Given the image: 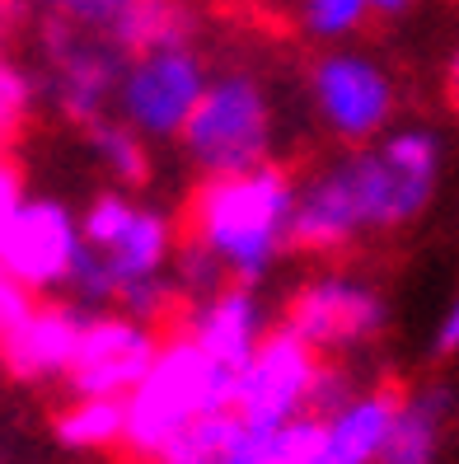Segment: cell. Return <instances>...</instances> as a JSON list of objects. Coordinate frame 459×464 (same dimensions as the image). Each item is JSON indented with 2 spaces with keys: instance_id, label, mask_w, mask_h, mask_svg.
I'll return each mask as SVG.
<instances>
[{
  "instance_id": "1",
  "label": "cell",
  "mask_w": 459,
  "mask_h": 464,
  "mask_svg": "<svg viewBox=\"0 0 459 464\" xmlns=\"http://www.w3.org/2000/svg\"><path fill=\"white\" fill-rule=\"evenodd\" d=\"M445 141L436 127H389L380 141L338 150L295 179V249L333 258L357 239L417 226L441 193Z\"/></svg>"
},
{
  "instance_id": "2",
  "label": "cell",
  "mask_w": 459,
  "mask_h": 464,
  "mask_svg": "<svg viewBox=\"0 0 459 464\" xmlns=\"http://www.w3.org/2000/svg\"><path fill=\"white\" fill-rule=\"evenodd\" d=\"M183 230L169 211L127 188H108L80 211V244L57 300L90 314H127L159 324L174 305V254Z\"/></svg>"
},
{
  "instance_id": "3",
  "label": "cell",
  "mask_w": 459,
  "mask_h": 464,
  "mask_svg": "<svg viewBox=\"0 0 459 464\" xmlns=\"http://www.w3.org/2000/svg\"><path fill=\"white\" fill-rule=\"evenodd\" d=\"M295 179L277 165L234 174V179H202L187 202L183 235L225 267L230 282L263 286L277 272L282 254L295 249Z\"/></svg>"
},
{
  "instance_id": "4",
  "label": "cell",
  "mask_w": 459,
  "mask_h": 464,
  "mask_svg": "<svg viewBox=\"0 0 459 464\" xmlns=\"http://www.w3.org/2000/svg\"><path fill=\"white\" fill-rule=\"evenodd\" d=\"M197 179H234L277 165V99L253 66H221L178 136Z\"/></svg>"
},
{
  "instance_id": "5",
  "label": "cell",
  "mask_w": 459,
  "mask_h": 464,
  "mask_svg": "<svg viewBox=\"0 0 459 464\" xmlns=\"http://www.w3.org/2000/svg\"><path fill=\"white\" fill-rule=\"evenodd\" d=\"M234 390H239V371L221 366L197 343L178 334L174 343H165L150 375L127 394V446L155 464L178 431H187L211 413H230Z\"/></svg>"
},
{
  "instance_id": "6",
  "label": "cell",
  "mask_w": 459,
  "mask_h": 464,
  "mask_svg": "<svg viewBox=\"0 0 459 464\" xmlns=\"http://www.w3.org/2000/svg\"><path fill=\"white\" fill-rule=\"evenodd\" d=\"M211 75L215 71H211L206 52L197 47L193 34L155 38L137 52H127L113 118H122L131 131H141L150 146L178 141L187 118L197 113Z\"/></svg>"
},
{
  "instance_id": "7",
  "label": "cell",
  "mask_w": 459,
  "mask_h": 464,
  "mask_svg": "<svg viewBox=\"0 0 459 464\" xmlns=\"http://www.w3.org/2000/svg\"><path fill=\"white\" fill-rule=\"evenodd\" d=\"M305 99L319 131L338 150L370 146L398 118V80L366 47H319L305 66Z\"/></svg>"
},
{
  "instance_id": "8",
  "label": "cell",
  "mask_w": 459,
  "mask_h": 464,
  "mask_svg": "<svg viewBox=\"0 0 459 464\" xmlns=\"http://www.w3.org/2000/svg\"><path fill=\"white\" fill-rule=\"evenodd\" d=\"M127 52L71 24H38V75L33 85L57 118L90 127L113 113Z\"/></svg>"
},
{
  "instance_id": "9",
  "label": "cell",
  "mask_w": 459,
  "mask_h": 464,
  "mask_svg": "<svg viewBox=\"0 0 459 464\" xmlns=\"http://www.w3.org/2000/svg\"><path fill=\"white\" fill-rule=\"evenodd\" d=\"M282 329H291L301 343H310L323 362L342 357V352H361L389 329V300L385 291L357 277V272H314L286 300Z\"/></svg>"
},
{
  "instance_id": "10",
  "label": "cell",
  "mask_w": 459,
  "mask_h": 464,
  "mask_svg": "<svg viewBox=\"0 0 459 464\" xmlns=\"http://www.w3.org/2000/svg\"><path fill=\"white\" fill-rule=\"evenodd\" d=\"M319 375H323V357L277 324L258 347V357L239 371L234 418L244 427H286L310 418Z\"/></svg>"
},
{
  "instance_id": "11",
  "label": "cell",
  "mask_w": 459,
  "mask_h": 464,
  "mask_svg": "<svg viewBox=\"0 0 459 464\" xmlns=\"http://www.w3.org/2000/svg\"><path fill=\"white\" fill-rule=\"evenodd\" d=\"M80 244V216L57 198L14 202L0 216V267L33 295L57 300Z\"/></svg>"
},
{
  "instance_id": "12",
  "label": "cell",
  "mask_w": 459,
  "mask_h": 464,
  "mask_svg": "<svg viewBox=\"0 0 459 464\" xmlns=\"http://www.w3.org/2000/svg\"><path fill=\"white\" fill-rule=\"evenodd\" d=\"M159 352H165V338H159L155 324L127 319V314H94L85 329V343H80L75 371L66 375V390L71 399L80 394L127 399L150 375Z\"/></svg>"
},
{
  "instance_id": "13",
  "label": "cell",
  "mask_w": 459,
  "mask_h": 464,
  "mask_svg": "<svg viewBox=\"0 0 459 464\" xmlns=\"http://www.w3.org/2000/svg\"><path fill=\"white\" fill-rule=\"evenodd\" d=\"M38 24H71V29L99 34L122 52H137L155 38L193 34V14L183 0H14Z\"/></svg>"
},
{
  "instance_id": "14",
  "label": "cell",
  "mask_w": 459,
  "mask_h": 464,
  "mask_svg": "<svg viewBox=\"0 0 459 464\" xmlns=\"http://www.w3.org/2000/svg\"><path fill=\"white\" fill-rule=\"evenodd\" d=\"M273 329L277 324L263 305V286H244V282H230L225 291H215L202 305H187L183 314V338L197 343L206 357H215L230 371H244Z\"/></svg>"
},
{
  "instance_id": "15",
  "label": "cell",
  "mask_w": 459,
  "mask_h": 464,
  "mask_svg": "<svg viewBox=\"0 0 459 464\" xmlns=\"http://www.w3.org/2000/svg\"><path fill=\"white\" fill-rule=\"evenodd\" d=\"M90 310L71 305V300H38L29 319L14 334H5V362L19 380H62L75 371L80 343L90 329Z\"/></svg>"
},
{
  "instance_id": "16",
  "label": "cell",
  "mask_w": 459,
  "mask_h": 464,
  "mask_svg": "<svg viewBox=\"0 0 459 464\" xmlns=\"http://www.w3.org/2000/svg\"><path fill=\"white\" fill-rule=\"evenodd\" d=\"M398 390L366 385L357 394H347L333 413L319 418V450L314 464H380L385 441L398 418Z\"/></svg>"
},
{
  "instance_id": "17",
  "label": "cell",
  "mask_w": 459,
  "mask_h": 464,
  "mask_svg": "<svg viewBox=\"0 0 459 464\" xmlns=\"http://www.w3.org/2000/svg\"><path fill=\"white\" fill-rule=\"evenodd\" d=\"M450 413H454V394L445 385H422L403 394L380 464H441Z\"/></svg>"
},
{
  "instance_id": "18",
  "label": "cell",
  "mask_w": 459,
  "mask_h": 464,
  "mask_svg": "<svg viewBox=\"0 0 459 464\" xmlns=\"http://www.w3.org/2000/svg\"><path fill=\"white\" fill-rule=\"evenodd\" d=\"M85 136V155L94 165L108 174L113 188H127V193H137V188L150 179V141L141 131H131L122 118H99L90 127H80Z\"/></svg>"
},
{
  "instance_id": "19",
  "label": "cell",
  "mask_w": 459,
  "mask_h": 464,
  "mask_svg": "<svg viewBox=\"0 0 459 464\" xmlns=\"http://www.w3.org/2000/svg\"><path fill=\"white\" fill-rule=\"evenodd\" d=\"M319 450V418H301L286 427H244L239 422L221 464H314Z\"/></svg>"
},
{
  "instance_id": "20",
  "label": "cell",
  "mask_w": 459,
  "mask_h": 464,
  "mask_svg": "<svg viewBox=\"0 0 459 464\" xmlns=\"http://www.w3.org/2000/svg\"><path fill=\"white\" fill-rule=\"evenodd\" d=\"M282 10H286L291 34L314 47L357 43L375 19L370 0H282Z\"/></svg>"
},
{
  "instance_id": "21",
  "label": "cell",
  "mask_w": 459,
  "mask_h": 464,
  "mask_svg": "<svg viewBox=\"0 0 459 464\" xmlns=\"http://www.w3.org/2000/svg\"><path fill=\"white\" fill-rule=\"evenodd\" d=\"M57 441L66 450H108L127 446V399L113 394H80L57 413Z\"/></svg>"
},
{
  "instance_id": "22",
  "label": "cell",
  "mask_w": 459,
  "mask_h": 464,
  "mask_svg": "<svg viewBox=\"0 0 459 464\" xmlns=\"http://www.w3.org/2000/svg\"><path fill=\"white\" fill-rule=\"evenodd\" d=\"M230 277H225V267L215 263L197 239H178V254H174V295H178V305H202V300H211L215 291H225Z\"/></svg>"
},
{
  "instance_id": "23",
  "label": "cell",
  "mask_w": 459,
  "mask_h": 464,
  "mask_svg": "<svg viewBox=\"0 0 459 464\" xmlns=\"http://www.w3.org/2000/svg\"><path fill=\"white\" fill-rule=\"evenodd\" d=\"M43 295H33L24 282H14L5 267H0V343H5V334H14L24 319H29V310L38 305Z\"/></svg>"
},
{
  "instance_id": "24",
  "label": "cell",
  "mask_w": 459,
  "mask_h": 464,
  "mask_svg": "<svg viewBox=\"0 0 459 464\" xmlns=\"http://www.w3.org/2000/svg\"><path fill=\"white\" fill-rule=\"evenodd\" d=\"M431 357L436 362H450V357H459V286H454V295H450V305L441 310V319H436V329H431Z\"/></svg>"
},
{
  "instance_id": "25",
  "label": "cell",
  "mask_w": 459,
  "mask_h": 464,
  "mask_svg": "<svg viewBox=\"0 0 459 464\" xmlns=\"http://www.w3.org/2000/svg\"><path fill=\"white\" fill-rule=\"evenodd\" d=\"M375 5V19H408L422 0H370Z\"/></svg>"
},
{
  "instance_id": "26",
  "label": "cell",
  "mask_w": 459,
  "mask_h": 464,
  "mask_svg": "<svg viewBox=\"0 0 459 464\" xmlns=\"http://www.w3.org/2000/svg\"><path fill=\"white\" fill-rule=\"evenodd\" d=\"M206 5H221V10H258L267 0H206Z\"/></svg>"
},
{
  "instance_id": "27",
  "label": "cell",
  "mask_w": 459,
  "mask_h": 464,
  "mask_svg": "<svg viewBox=\"0 0 459 464\" xmlns=\"http://www.w3.org/2000/svg\"><path fill=\"white\" fill-rule=\"evenodd\" d=\"M450 85H454V94H459V52L450 57Z\"/></svg>"
},
{
  "instance_id": "28",
  "label": "cell",
  "mask_w": 459,
  "mask_h": 464,
  "mask_svg": "<svg viewBox=\"0 0 459 464\" xmlns=\"http://www.w3.org/2000/svg\"><path fill=\"white\" fill-rule=\"evenodd\" d=\"M10 371V362H5V343H0V375H5Z\"/></svg>"
},
{
  "instance_id": "29",
  "label": "cell",
  "mask_w": 459,
  "mask_h": 464,
  "mask_svg": "<svg viewBox=\"0 0 459 464\" xmlns=\"http://www.w3.org/2000/svg\"><path fill=\"white\" fill-rule=\"evenodd\" d=\"M454 5H459V0H454Z\"/></svg>"
}]
</instances>
